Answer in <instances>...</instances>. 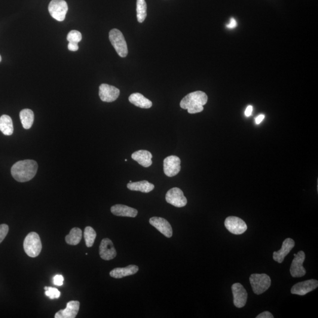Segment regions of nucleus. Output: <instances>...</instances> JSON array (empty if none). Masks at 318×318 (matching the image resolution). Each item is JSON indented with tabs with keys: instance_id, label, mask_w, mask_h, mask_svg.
Segmentation results:
<instances>
[{
	"instance_id": "26",
	"label": "nucleus",
	"mask_w": 318,
	"mask_h": 318,
	"mask_svg": "<svg viewBox=\"0 0 318 318\" xmlns=\"http://www.w3.org/2000/svg\"><path fill=\"white\" fill-rule=\"evenodd\" d=\"M136 11L137 21L142 23L147 16V4L145 0H137Z\"/></svg>"
},
{
	"instance_id": "20",
	"label": "nucleus",
	"mask_w": 318,
	"mask_h": 318,
	"mask_svg": "<svg viewBox=\"0 0 318 318\" xmlns=\"http://www.w3.org/2000/svg\"><path fill=\"white\" fill-rule=\"evenodd\" d=\"M153 156L151 152L145 150H140L131 155V158L138 162V163L145 167H149L152 164Z\"/></svg>"
},
{
	"instance_id": "7",
	"label": "nucleus",
	"mask_w": 318,
	"mask_h": 318,
	"mask_svg": "<svg viewBox=\"0 0 318 318\" xmlns=\"http://www.w3.org/2000/svg\"><path fill=\"white\" fill-rule=\"evenodd\" d=\"M166 200L168 203L177 207H184L188 203L183 191L178 188H173L167 192Z\"/></svg>"
},
{
	"instance_id": "32",
	"label": "nucleus",
	"mask_w": 318,
	"mask_h": 318,
	"mask_svg": "<svg viewBox=\"0 0 318 318\" xmlns=\"http://www.w3.org/2000/svg\"><path fill=\"white\" fill-rule=\"evenodd\" d=\"M274 317L270 312L265 311L264 313L259 314L258 316L256 317V318H274Z\"/></svg>"
},
{
	"instance_id": "6",
	"label": "nucleus",
	"mask_w": 318,
	"mask_h": 318,
	"mask_svg": "<svg viewBox=\"0 0 318 318\" xmlns=\"http://www.w3.org/2000/svg\"><path fill=\"white\" fill-rule=\"evenodd\" d=\"M68 9V5L64 0H52L48 5L49 13L51 17L59 21L65 19Z\"/></svg>"
},
{
	"instance_id": "19",
	"label": "nucleus",
	"mask_w": 318,
	"mask_h": 318,
	"mask_svg": "<svg viewBox=\"0 0 318 318\" xmlns=\"http://www.w3.org/2000/svg\"><path fill=\"white\" fill-rule=\"evenodd\" d=\"M138 271L139 267L137 266L131 265L125 268H115L110 272V275L116 279H120V278L136 274Z\"/></svg>"
},
{
	"instance_id": "33",
	"label": "nucleus",
	"mask_w": 318,
	"mask_h": 318,
	"mask_svg": "<svg viewBox=\"0 0 318 318\" xmlns=\"http://www.w3.org/2000/svg\"><path fill=\"white\" fill-rule=\"evenodd\" d=\"M68 48L69 50L71 51H78L79 50L78 44L71 43V42H69Z\"/></svg>"
},
{
	"instance_id": "18",
	"label": "nucleus",
	"mask_w": 318,
	"mask_h": 318,
	"mask_svg": "<svg viewBox=\"0 0 318 318\" xmlns=\"http://www.w3.org/2000/svg\"><path fill=\"white\" fill-rule=\"evenodd\" d=\"M111 212L116 216L130 218H135L138 213V211L136 209L123 204H116L113 206L111 207Z\"/></svg>"
},
{
	"instance_id": "9",
	"label": "nucleus",
	"mask_w": 318,
	"mask_h": 318,
	"mask_svg": "<svg viewBox=\"0 0 318 318\" xmlns=\"http://www.w3.org/2000/svg\"><path fill=\"white\" fill-rule=\"evenodd\" d=\"M181 160L176 156H170L164 159L163 170L165 175L168 177H173L177 175L181 170Z\"/></svg>"
},
{
	"instance_id": "31",
	"label": "nucleus",
	"mask_w": 318,
	"mask_h": 318,
	"mask_svg": "<svg viewBox=\"0 0 318 318\" xmlns=\"http://www.w3.org/2000/svg\"><path fill=\"white\" fill-rule=\"evenodd\" d=\"M64 277L62 275H56L53 278V282L55 285L62 286L63 285Z\"/></svg>"
},
{
	"instance_id": "2",
	"label": "nucleus",
	"mask_w": 318,
	"mask_h": 318,
	"mask_svg": "<svg viewBox=\"0 0 318 318\" xmlns=\"http://www.w3.org/2000/svg\"><path fill=\"white\" fill-rule=\"evenodd\" d=\"M208 97L205 93L197 91L186 95L180 102L183 109L188 110L190 114H196L203 111V106L207 102Z\"/></svg>"
},
{
	"instance_id": "37",
	"label": "nucleus",
	"mask_w": 318,
	"mask_h": 318,
	"mask_svg": "<svg viewBox=\"0 0 318 318\" xmlns=\"http://www.w3.org/2000/svg\"><path fill=\"white\" fill-rule=\"evenodd\" d=\"M1 60H2V59H1V56H0V62H1Z\"/></svg>"
},
{
	"instance_id": "16",
	"label": "nucleus",
	"mask_w": 318,
	"mask_h": 318,
	"mask_svg": "<svg viewBox=\"0 0 318 318\" xmlns=\"http://www.w3.org/2000/svg\"><path fill=\"white\" fill-rule=\"evenodd\" d=\"M295 245V241L292 238H286L283 241L281 249L278 251L274 252L273 258L274 261L279 263V264L282 263L285 257L291 251Z\"/></svg>"
},
{
	"instance_id": "29",
	"label": "nucleus",
	"mask_w": 318,
	"mask_h": 318,
	"mask_svg": "<svg viewBox=\"0 0 318 318\" xmlns=\"http://www.w3.org/2000/svg\"><path fill=\"white\" fill-rule=\"evenodd\" d=\"M45 295L51 299H57L60 296V292L53 287H44Z\"/></svg>"
},
{
	"instance_id": "10",
	"label": "nucleus",
	"mask_w": 318,
	"mask_h": 318,
	"mask_svg": "<svg viewBox=\"0 0 318 318\" xmlns=\"http://www.w3.org/2000/svg\"><path fill=\"white\" fill-rule=\"evenodd\" d=\"M295 258L293 259L290 266V275L293 278H300L305 276L307 272L303 267V264L305 260V253L304 251H299L297 254H294Z\"/></svg>"
},
{
	"instance_id": "27",
	"label": "nucleus",
	"mask_w": 318,
	"mask_h": 318,
	"mask_svg": "<svg viewBox=\"0 0 318 318\" xmlns=\"http://www.w3.org/2000/svg\"><path fill=\"white\" fill-rule=\"evenodd\" d=\"M97 236L96 232L90 226H87L84 229V238L85 244L88 247L93 246Z\"/></svg>"
},
{
	"instance_id": "11",
	"label": "nucleus",
	"mask_w": 318,
	"mask_h": 318,
	"mask_svg": "<svg viewBox=\"0 0 318 318\" xmlns=\"http://www.w3.org/2000/svg\"><path fill=\"white\" fill-rule=\"evenodd\" d=\"M120 91L113 85L102 84L99 87V96L104 102H113L118 99Z\"/></svg>"
},
{
	"instance_id": "4",
	"label": "nucleus",
	"mask_w": 318,
	"mask_h": 318,
	"mask_svg": "<svg viewBox=\"0 0 318 318\" xmlns=\"http://www.w3.org/2000/svg\"><path fill=\"white\" fill-rule=\"evenodd\" d=\"M109 40L119 56L126 57L128 54L126 40L122 33L118 29H113L109 33Z\"/></svg>"
},
{
	"instance_id": "24",
	"label": "nucleus",
	"mask_w": 318,
	"mask_h": 318,
	"mask_svg": "<svg viewBox=\"0 0 318 318\" xmlns=\"http://www.w3.org/2000/svg\"><path fill=\"white\" fill-rule=\"evenodd\" d=\"M20 118L24 128L29 129L32 127L35 120V115L32 110H22L20 113Z\"/></svg>"
},
{
	"instance_id": "3",
	"label": "nucleus",
	"mask_w": 318,
	"mask_h": 318,
	"mask_svg": "<svg viewBox=\"0 0 318 318\" xmlns=\"http://www.w3.org/2000/svg\"><path fill=\"white\" fill-rule=\"evenodd\" d=\"M24 251L31 258H36L40 253L42 244L39 235L36 232H30L27 235L23 243Z\"/></svg>"
},
{
	"instance_id": "30",
	"label": "nucleus",
	"mask_w": 318,
	"mask_h": 318,
	"mask_svg": "<svg viewBox=\"0 0 318 318\" xmlns=\"http://www.w3.org/2000/svg\"><path fill=\"white\" fill-rule=\"evenodd\" d=\"M8 226L5 224L0 225V243L4 239L8 234Z\"/></svg>"
},
{
	"instance_id": "12",
	"label": "nucleus",
	"mask_w": 318,
	"mask_h": 318,
	"mask_svg": "<svg viewBox=\"0 0 318 318\" xmlns=\"http://www.w3.org/2000/svg\"><path fill=\"white\" fill-rule=\"evenodd\" d=\"M318 286V282L316 279H310L299 282L293 285L291 289L292 294L304 296L313 291Z\"/></svg>"
},
{
	"instance_id": "21",
	"label": "nucleus",
	"mask_w": 318,
	"mask_h": 318,
	"mask_svg": "<svg viewBox=\"0 0 318 318\" xmlns=\"http://www.w3.org/2000/svg\"><path fill=\"white\" fill-rule=\"evenodd\" d=\"M128 100L134 106L142 109L151 108L153 105L151 100L147 99L143 94L139 93L131 94L129 98H128Z\"/></svg>"
},
{
	"instance_id": "17",
	"label": "nucleus",
	"mask_w": 318,
	"mask_h": 318,
	"mask_svg": "<svg viewBox=\"0 0 318 318\" xmlns=\"http://www.w3.org/2000/svg\"><path fill=\"white\" fill-rule=\"evenodd\" d=\"M80 302L78 301H70L64 310H60L55 314V318H75L78 314Z\"/></svg>"
},
{
	"instance_id": "15",
	"label": "nucleus",
	"mask_w": 318,
	"mask_h": 318,
	"mask_svg": "<svg viewBox=\"0 0 318 318\" xmlns=\"http://www.w3.org/2000/svg\"><path fill=\"white\" fill-rule=\"evenodd\" d=\"M99 254L102 258L105 261L113 259L117 255V252L112 241L108 238H103L101 241L99 247Z\"/></svg>"
},
{
	"instance_id": "38",
	"label": "nucleus",
	"mask_w": 318,
	"mask_h": 318,
	"mask_svg": "<svg viewBox=\"0 0 318 318\" xmlns=\"http://www.w3.org/2000/svg\"><path fill=\"white\" fill-rule=\"evenodd\" d=\"M131 182H132V181H131V180H130L129 183H131Z\"/></svg>"
},
{
	"instance_id": "28",
	"label": "nucleus",
	"mask_w": 318,
	"mask_h": 318,
	"mask_svg": "<svg viewBox=\"0 0 318 318\" xmlns=\"http://www.w3.org/2000/svg\"><path fill=\"white\" fill-rule=\"evenodd\" d=\"M81 34L77 30H72L67 37V41L71 43L78 44L79 42L81 41Z\"/></svg>"
},
{
	"instance_id": "25",
	"label": "nucleus",
	"mask_w": 318,
	"mask_h": 318,
	"mask_svg": "<svg viewBox=\"0 0 318 318\" xmlns=\"http://www.w3.org/2000/svg\"><path fill=\"white\" fill-rule=\"evenodd\" d=\"M82 231L79 228H73L70 234L66 237L65 239L67 244L70 245H77L81 240Z\"/></svg>"
},
{
	"instance_id": "22",
	"label": "nucleus",
	"mask_w": 318,
	"mask_h": 318,
	"mask_svg": "<svg viewBox=\"0 0 318 318\" xmlns=\"http://www.w3.org/2000/svg\"><path fill=\"white\" fill-rule=\"evenodd\" d=\"M127 187L130 191L149 193L154 190L155 185L147 180H143V181L128 183Z\"/></svg>"
},
{
	"instance_id": "13",
	"label": "nucleus",
	"mask_w": 318,
	"mask_h": 318,
	"mask_svg": "<svg viewBox=\"0 0 318 318\" xmlns=\"http://www.w3.org/2000/svg\"><path fill=\"white\" fill-rule=\"evenodd\" d=\"M232 290L235 307L238 308L244 307L247 302V293L243 285L239 283H234L232 286Z\"/></svg>"
},
{
	"instance_id": "23",
	"label": "nucleus",
	"mask_w": 318,
	"mask_h": 318,
	"mask_svg": "<svg viewBox=\"0 0 318 318\" xmlns=\"http://www.w3.org/2000/svg\"><path fill=\"white\" fill-rule=\"evenodd\" d=\"M0 131L5 136H11L13 133V121L10 116L2 115L0 118Z\"/></svg>"
},
{
	"instance_id": "35",
	"label": "nucleus",
	"mask_w": 318,
	"mask_h": 318,
	"mask_svg": "<svg viewBox=\"0 0 318 318\" xmlns=\"http://www.w3.org/2000/svg\"><path fill=\"white\" fill-rule=\"evenodd\" d=\"M252 111H253L252 106H249L246 108L245 112H244V115H246V117H249L250 116H251Z\"/></svg>"
},
{
	"instance_id": "14",
	"label": "nucleus",
	"mask_w": 318,
	"mask_h": 318,
	"mask_svg": "<svg viewBox=\"0 0 318 318\" xmlns=\"http://www.w3.org/2000/svg\"><path fill=\"white\" fill-rule=\"evenodd\" d=\"M150 224L152 225L156 229L167 238L172 237L173 230L169 222L163 218L160 217H153L149 220Z\"/></svg>"
},
{
	"instance_id": "5",
	"label": "nucleus",
	"mask_w": 318,
	"mask_h": 318,
	"mask_svg": "<svg viewBox=\"0 0 318 318\" xmlns=\"http://www.w3.org/2000/svg\"><path fill=\"white\" fill-rule=\"evenodd\" d=\"M253 291L256 295H261L267 291L271 285V279L268 275L254 274L249 278Z\"/></svg>"
},
{
	"instance_id": "34",
	"label": "nucleus",
	"mask_w": 318,
	"mask_h": 318,
	"mask_svg": "<svg viewBox=\"0 0 318 318\" xmlns=\"http://www.w3.org/2000/svg\"><path fill=\"white\" fill-rule=\"evenodd\" d=\"M237 26V21L234 19V18H232L231 19V22L229 24H228L226 27H227V28L228 29H234L235 27H236Z\"/></svg>"
},
{
	"instance_id": "1",
	"label": "nucleus",
	"mask_w": 318,
	"mask_h": 318,
	"mask_svg": "<svg viewBox=\"0 0 318 318\" xmlns=\"http://www.w3.org/2000/svg\"><path fill=\"white\" fill-rule=\"evenodd\" d=\"M38 164L35 160H24L17 161L11 167V175L19 182H26L32 180L38 172Z\"/></svg>"
},
{
	"instance_id": "36",
	"label": "nucleus",
	"mask_w": 318,
	"mask_h": 318,
	"mask_svg": "<svg viewBox=\"0 0 318 318\" xmlns=\"http://www.w3.org/2000/svg\"><path fill=\"white\" fill-rule=\"evenodd\" d=\"M265 118V115H261L258 116L255 119V122L257 124H259L261 123L263 120Z\"/></svg>"
},
{
	"instance_id": "8",
	"label": "nucleus",
	"mask_w": 318,
	"mask_h": 318,
	"mask_svg": "<svg viewBox=\"0 0 318 318\" xmlns=\"http://www.w3.org/2000/svg\"><path fill=\"white\" fill-rule=\"evenodd\" d=\"M225 226L231 233L237 235L243 234L247 228L245 222L236 216H229L226 218Z\"/></svg>"
}]
</instances>
